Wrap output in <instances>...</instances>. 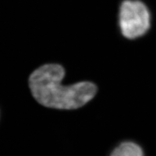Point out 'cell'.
<instances>
[{"label": "cell", "mask_w": 156, "mask_h": 156, "mask_svg": "<svg viewBox=\"0 0 156 156\" xmlns=\"http://www.w3.org/2000/svg\"><path fill=\"white\" fill-rule=\"evenodd\" d=\"M111 156H144L139 145L132 142H125L113 151Z\"/></svg>", "instance_id": "3"}, {"label": "cell", "mask_w": 156, "mask_h": 156, "mask_svg": "<svg viewBox=\"0 0 156 156\" xmlns=\"http://www.w3.org/2000/svg\"><path fill=\"white\" fill-rule=\"evenodd\" d=\"M151 17L147 7L140 1L126 0L119 9V27L124 37H141L150 28Z\"/></svg>", "instance_id": "2"}, {"label": "cell", "mask_w": 156, "mask_h": 156, "mask_svg": "<svg viewBox=\"0 0 156 156\" xmlns=\"http://www.w3.org/2000/svg\"><path fill=\"white\" fill-rule=\"evenodd\" d=\"M65 69L58 64L39 67L31 74L30 88L34 97L45 107L57 109H76L90 101L97 93V87L88 81L64 86Z\"/></svg>", "instance_id": "1"}]
</instances>
